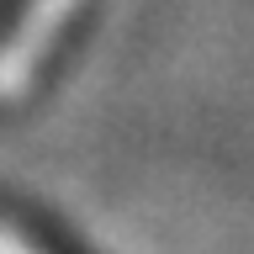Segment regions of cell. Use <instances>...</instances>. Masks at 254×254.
<instances>
[{
    "instance_id": "obj_1",
    "label": "cell",
    "mask_w": 254,
    "mask_h": 254,
    "mask_svg": "<svg viewBox=\"0 0 254 254\" xmlns=\"http://www.w3.org/2000/svg\"><path fill=\"white\" fill-rule=\"evenodd\" d=\"M69 5H74V0H37V5L16 21L11 43L0 48V95H16L21 85H27V74L37 69L48 37L59 32V21L69 16Z\"/></svg>"
},
{
    "instance_id": "obj_2",
    "label": "cell",
    "mask_w": 254,
    "mask_h": 254,
    "mask_svg": "<svg viewBox=\"0 0 254 254\" xmlns=\"http://www.w3.org/2000/svg\"><path fill=\"white\" fill-rule=\"evenodd\" d=\"M0 254H32L27 244H21V238L11 233V228H0Z\"/></svg>"
}]
</instances>
